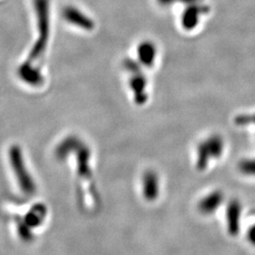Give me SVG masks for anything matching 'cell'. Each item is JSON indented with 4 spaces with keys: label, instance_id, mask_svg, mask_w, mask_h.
Masks as SVG:
<instances>
[{
    "label": "cell",
    "instance_id": "6da1fadb",
    "mask_svg": "<svg viewBox=\"0 0 255 255\" xmlns=\"http://www.w3.org/2000/svg\"><path fill=\"white\" fill-rule=\"evenodd\" d=\"M38 38L32 46L27 61L34 63L46 51L50 35V3L49 0H34Z\"/></svg>",
    "mask_w": 255,
    "mask_h": 255
},
{
    "label": "cell",
    "instance_id": "7a4b0ae2",
    "mask_svg": "<svg viewBox=\"0 0 255 255\" xmlns=\"http://www.w3.org/2000/svg\"><path fill=\"white\" fill-rule=\"evenodd\" d=\"M9 163L18 182L19 187L26 195H33L36 192V184L27 170L22 150L18 145L10 146L9 150Z\"/></svg>",
    "mask_w": 255,
    "mask_h": 255
},
{
    "label": "cell",
    "instance_id": "3957f363",
    "mask_svg": "<svg viewBox=\"0 0 255 255\" xmlns=\"http://www.w3.org/2000/svg\"><path fill=\"white\" fill-rule=\"evenodd\" d=\"M129 88L132 92L134 102L138 105H143L147 101V81L142 69L129 73Z\"/></svg>",
    "mask_w": 255,
    "mask_h": 255
},
{
    "label": "cell",
    "instance_id": "277c9868",
    "mask_svg": "<svg viewBox=\"0 0 255 255\" xmlns=\"http://www.w3.org/2000/svg\"><path fill=\"white\" fill-rule=\"evenodd\" d=\"M210 8L202 3H197L189 5L184 9L182 14V26L186 30H192L196 28L201 15L209 12Z\"/></svg>",
    "mask_w": 255,
    "mask_h": 255
},
{
    "label": "cell",
    "instance_id": "5b68a950",
    "mask_svg": "<svg viewBox=\"0 0 255 255\" xmlns=\"http://www.w3.org/2000/svg\"><path fill=\"white\" fill-rule=\"evenodd\" d=\"M63 17L67 23L84 30H92L95 27V22L81 9L73 6H67L63 9Z\"/></svg>",
    "mask_w": 255,
    "mask_h": 255
},
{
    "label": "cell",
    "instance_id": "8992f818",
    "mask_svg": "<svg viewBox=\"0 0 255 255\" xmlns=\"http://www.w3.org/2000/svg\"><path fill=\"white\" fill-rule=\"evenodd\" d=\"M34 63L26 61L18 69L19 77L24 82L33 87H39L45 82L44 75L40 68L34 65Z\"/></svg>",
    "mask_w": 255,
    "mask_h": 255
},
{
    "label": "cell",
    "instance_id": "52a82bcc",
    "mask_svg": "<svg viewBox=\"0 0 255 255\" xmlns=\"http://www.w3.org/2000/svg\"><path fill=\"white\" fill-rule=\"evenodd\" d=\"M142 192L145 200L147 201H154L160 192L159 178L156 172L148 170L144 174L142 178Z\"/></svg>",
    "mask_w": 255,
    "mask_h": 255
},
{
    "label": "cell",
    "instance_id": "ba28073f",
    "mask_svg": "<svg viewBox=\"0 0 255 255\" xmlns=\"http://www.w3.org/2000/svg\"><path fill=\"white\" fill-rule=\"evenodd\" d=\"M157 57L156 46L150 41H144L137 47L138 63L145 67H151Z\"/></svg>",
    "mask_w": 255,
    "mask_h": 255
},
{
    "label": "cell",
    "instance_id": "9c48e42d",
    "mask_svg": "<svg viewBox=\"0 0 255 255\" xmlns=\"http://www.w3.org/2000/svg\"><path fill=\"white\" fill-rule=\"evenodd\" d=\"M47 214V209L44 204H35L31 209L27 212L23 221L29 228L33 229L40 226L45 220Z\"/></svg>",
    "mask_w": 255,
    "mask_h": 255
},
{
    "label": "cell",
    "instance_id": "30bf717a",
    "mask_svg": "<svg viewBox=\"0 0 255 255\" xmlns=\"http://www.w3.org/2000/svg\"><path fill=\"white\" fill-rule=\"evenodd\" d=\"M222 201H223V194L221 192H212L200 201L199 210L202 214L209 215L219 208Z\"/></svg>",
    "mask_w": 255,
    "mask_h": 255
},
{
    "label": "cell",
    "instance_id": "8fae6325",
    "mask_svg": "<svg viewBox=\"0 0 255 255\" xmlns=\"http://www.w3.org/2000/svg\"><path fill=\"white\" fill-rule=\"evenodd\" d=\"M241 213V206L237 201L230 202L227 209V219L230 232L232 234H236L239 228V219Z\"/></svg>",
    "mask_w": 255,
    "mask_h": 255
},
{
    "label": "cell",
    "instance_id": "7c38bea8",
    "mask_svg": "<svg viewBox=\"0 0 255 255\" xmlns=\"http://www.w3.org/2000/svg\"><path fill=\"white\" fill-rule=\"evenodd\" d=\"M212 159H219L224 150V141L222 137L213 134L204 140Z\"/></svg>",
    "mask_w": 255,
    "mask_h": 255
},
{
    "label": "cell",
    "instance_id": "4fadbf2b",
    "mask_svg": "<svg viewBox=\"0 0 255 255\" xmlns=\"http://www.w3.org/2000/svg\"><path fill=\"white\" fill-rule=\"evenodd\" d=\"M211 156L209 154V151L207 149V146L204 141L199 144L198 148H197V168L201 171H203L207 168L210 161H211Z\"/></svg>",
    "mask_w": 255,
    "mask_h": 255
},
{
    "label": "cell",
    "instance_id": "5bb4252c",
    "mask_svg": "<svg viewBox=\"0 0 255 255\" xmlns=\"http://www.w3.org/2000/svg\"><path fill=\"white\" fill-rule=\"evenodd\" d=\"M238 168L241 173L249 176H255V158L242 160L238 164Z\"/></svg>",
    "mask_w": 255,
    "mask_h": 255
},
{
    "label": "cell",
    "instance_id": "9a60e30c",
    "mask_svg": "<svg viewBox=\"0 0 255 255\" xmlns=\"http://www.w3.org/2000/svg\"><path fill=\"white\" fill-rule=\"evenodd\" d=\"M177 2H180L182 4H184L186 6L193 5V4H197V3H201V0H175Z\"/></svg>",
    "mask_w": 255,
    "mask_h": 255
},
{
    "label": "cell",
    "instance_id": "2e32d148",
    "mask_svg": "<svg viewBox=\"0 0 255 255\" xmlns=\"http://www.w3.org/2000/svg\"><path fill=\"white\" fill-rule=\"evenodd\" d=\"M249 238H250L251 242L255 245V226L251 229V231L249 233Z\"/></svg>",
    "mask_w": 255,
    "mask_h": 255
},
{
    "label": "cell",
    "instance_id": "e0dca14e",
    "mask_svg": "<svg viewBox=\"0 0 255 255\" xmlns=\"http://www.w3.org/2000/svg\"><path fill=\"white\" fill-rule=\"evenodd\" d=\"M174 1H175V0H158V3H159L160 5H162V6H164V7H166V6L171 5Z\"/></svg>",
    "mask_w": 255,
    "mask_h": 255
}]
</instances>
